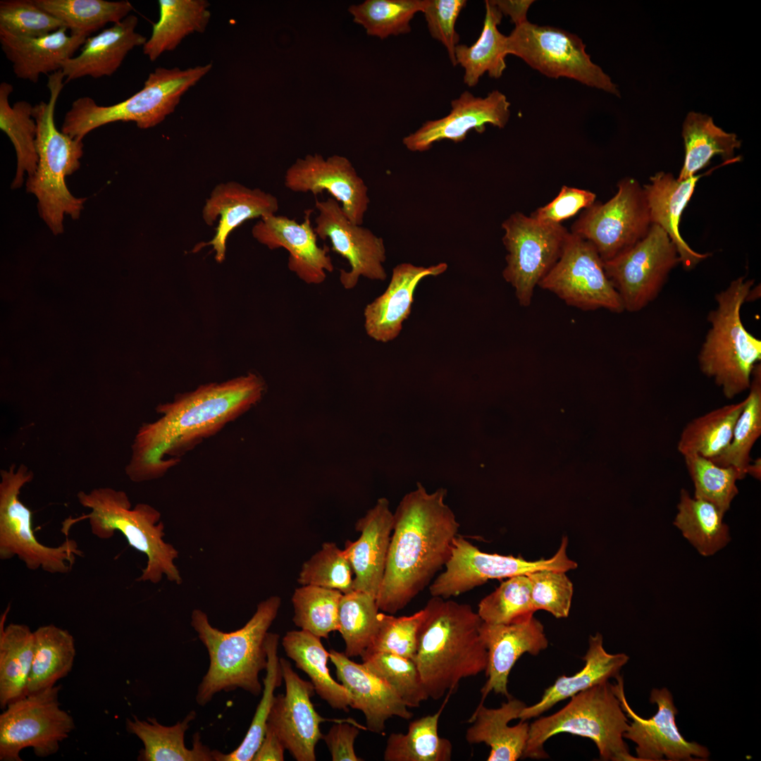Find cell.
<instances>
[{
	"label": "cell",
	"instance_id": "obj_1",
	"mask_svg": "<svg viewBox=\"0 0 761 761\" xmlns=\"http://www.w3.org/2000/svg\"><path fill=\"white\" fill-rule=\"evenodd\" d=\"M265 390L264 379L249 373L202 385L159 404L160 418L143 423L136 433L126 475L137 483L162 477L187 451L259 402Z\"/></svg>",
	"mask_w": 761,
	"mask_h": 761
},
{
	"label": "cell",
	"instance_id": "obj_2",
	"mask_svg": "<svg viewBox=\"0 0 761 761\" xmlns=\"http://www.w3.org/2000/svg\"><path fill=\"white\" fill-rule=\"evenodd\" d=\"M446 494L445 488L428 493L417 483L399 503L376 596L380 611L393 614L404 608L448 561L459 524Z\"/></svg>",
	"mask_w": 761,
	"mask_h": 761
},
{
	"label": "cell",
	"instance_id": "obj_3",
	"mask_svg": "<svg viewBox=\"0 0 761 761\" xmlns=\"http://www.w3.org/2000/svg\"><path fill=\"white\" fill-rule=\"evenodd\" d=\"M414 662L429 698L450 695L465 678L486 669L483 622L470 605L433 597L423 607Z\"/></svg>",
	"mask_w": 761,
	"mask_h": 761
},
{
	"label": "cell",
	"instance_id": "obj_4",
	"mask_svg": "<svg viewBox=\"0 0 761 761\" xmlns=\"http://www.w3.org/2000/svg\"><path fill=\"white\" fill-rule=\"evenodd\" d=\"M281 605L273 595L261 601L242 628L224 632L212 626L207 614L194 610L191 625L207 650L209 667L199 683L196 702L208 704L221 691L241 688L254 696L262 692L259 674L267 667L265 640Z\"/></svg>",
	"mask_w": 761,
	"mask_h": 761
},
{
	"label": "cell",
	"instance_id": "obj_5",
	"mask_svg": "<svg viewBox=\"0 0 761 761\" xmlns=\"http://www.w3.org/2000/svg\"><path fill=\"white\" fill-rule=\"evenodd\" d=\"M63 82L65 77L61 70L49 75L47 86L49 99L33 106L38 163L25 183L26 191L37 198L41 218L55 235L63 232L65 216L74 220L80 218L87 200L75 197L66 182V176L80 166L84 144L82 140L58 130L55 123V108L65 85Z\"/></svg>",
	"mask_w": 761,
	"mask_h": 761
},
{
	"label": "cell",
	"instance_id": "obj_6",
	"mask_svg": "<svg viewBox=\"0 0 761 761\" xmlns=\"http://www.w3.org/2000/svg\"><path fill=\"white\" fill-rule=\"evenodd\" d=\"M77 498L90 512L76 520L87 519L93 535L107 540L119 531L132 548L146 555L147 565L137 581L158 583L166 576L171 582L181 583L174 562L178 552L163 540L164 525L156 509L146 503L132 508L124 491L109 487L80 491Z\"/></svg>",
	"mask_w": 761,
	"mask_h": 761
},
{
	"label": "cell",
	"instance_id": "obj_7",
	"mask_svg": "<svg viewBox=\"0 0 761 761\" xmlns=\"http://www.w3.org/2000/svg\"><path fill=\"white\" fill-rule=\"evenodd\" d=\"M629 723L612 684L606 681L573 695L560 710L530 724L521 757H547L545 743L556 734L569 733L591 739L602 760L638 761L624 741Z\"/></svg>",
	"mask_w": 761,
	"mask_h": 761
},
{
	"label": "cell",
	"instance_id": "obj_8",
	"mask_svg": "<svg viewBox=\"0 0 761 761\" xmlns=\"http://www.w3.org/2000/svg\"><path fill=\"white\" fill-rule=\"evenodd\" d=\"M753 283L739 277L716 295L717 307L708 316L711 328L698 355L702 373L712 378L728 399L749 390L761 359V341L748 332L741 318Z\"/></svg>",
	"mask_w": 761,
	"mask_h": 761
},
{
	"label": "cell",
	"instance_id": "obj_9",
	"mask_svg": "<svg viewBox=\"0 0 761 761\" xmlns=\"http://www.w3.org/2000/svg\"><path fill=\"white\" fill-rule=\"evenodd\" d=\"M211 68L212 63L187 69L157 68L139 92L109 106L99 105L89 97H79L66 113L61 130L82 140L91 131L113 122L131 121L141 129L153 128L174 111L182 96Z\"/></svg>",
	"mask_w": 761,
	"mask_h": 761
},
{
	"label": "cell",
	"instance_id": "obj_10",
	"mask_svg": "<svg viewBox=\"0 0 761 761\" xmlns=\"http://www.w3.org/2000/svg\"><path fill=\"white\" fill-rule=\"evenodd\" d=\"M0 559L14 557L32 571L66 574L83 552L75 540L67 538L56 547L38 541L32 529V513L20 497L22 488L30 483L33 472L25 464H11L0 471Z\"/></svg>",
	"mask_w": 761,
	"mask_h": 761
},
{
	"label": "cell",
	"instance_id": "obj_11",
	"mask_svg": "<svg viewBox=\"0 0 761 761\" xmlns=\"http://www.w3.org/2000/svg\"><path fill=\"white\" fill-rule=\"evenodd\" d=\"M507 48L508 55L519 57L548 78H567L620 97L617 85L591 61L576 35L527 20L507 36Z\"/></svg>",
	"mask_w": 761,
	"mask_h": 761
},
{
	"label": "cell",
	"instance_id": "obj_12",
	"mask_svg": "<svg viewBox=\"0 0 761 761\" xmlns=\"http://www.w3.org/2000/svg\"><path fill=\"white\" fill-rule=\"evenodd\" d=\"M61 686L27 694L9 703L0 714V760L21 761L22 750L32 748L39 757L58 752L75 729L73 717L61 707Z\"/></svg>",
	"mask_w": 761,
	"mask_h": 761
},
{
	"label": "cell",
	"instance_id": "obj_13",
	"mask_svg": "<svg viewBox=\"0 0 761 761\" xmlns=\"http://www.w3.org/2000/svg\"><path fill=\"white\" fill-rule=\"evenodd\" d=\"M507 251L502 276L515 290L519 304H531L535 287L557 262L569 232L561 223H546L521 212L502 223Z\"/></svg>",
	"mask_w": 761,
	"mask_h": 761
},
{
	"label": "cell",
	"instance_id": "obj_14",
	"mask_svg": "<svg viewBox=\"0 0 761 761\" xmlns=\"http://www.w3.org/2000/svg\"><path fill=\"white\" fill-rule=\"evenodd\" d=\"M568 538H562L556 553L549 559L528 561L521 556L490 554L480 550L459 534L454 538L451 555L441 572L429 586L433 597L449 599L479 586L490 579H502L542 570L568 571L577 563L567 555Z\"/></svg>",
	"mask_w": 761,
	"mask_h": 761
},
{
	"label": "cell",
	"instance_id": "obj_15",
	"mask_svg": "<svg viewBox=\"0 0 761 761\" xmlns=\"http://www.w3.org/2000/svg\"><path fill=\"white\" fill-rule=\"evenodd\" d=\"M617 188L605 203L595 202L583 209L571 226V233L590 242L603 262L636 245L652 225L643 186L627 177Z\"/></svg>",
	"mask_w": 761,
	"mask_h": 761
},
{
	"label": "cell",
	"instance_id": "obj_16",
	"mask_svg": "<svg viewBox=\"0 0 761 761\" xmlns=\"http://www.w3.org/2000/svg\"><path fill=\"white\" fill-rule=\"evenodd\" d=\"M679 263L675 245L664 230L654 224L636 245L603 262L624 309L630 312L641 310L657 297L670 271Z\"/></svg>",
	"mask_w": 761,
	"mask_h": 761
},
{
	"label": "cell",
	"instance_id": "obj_17",
	"mask_svg": "<svg viewBox=\"0 0 761 761\" xmlns=\"http://www.w3.org/2000/svg\"><path fill=\"white\" fill-rule=\"evenodd\" d=\"M567 304L581 310L624 311L603 261L588 240L569 232L559 258L539 283Z\"/></svg>",
	"mask_w": 761,
	"mask_h": 761
},
{
	"label": "cell",
	"instance_id": "obj_18",
	"mask_svg": "<svg viewBox=\"0 0 761 761\" xmlns=\"http://www.w3.org/2000/svg\"><path fill=\"white\" fill-rule=\"evenodd\" d=\"M616 679L617 682L612 684L613 691L626 717L631 719L623 737L636 744L638 761L708 759L710 753L705 746L697 742H689L680 734L675 719L678 711L673 696L667 688L651 691L650 702L657 705V711L652 717L645 719L638 715L629 705L623 678L618 675Z\"/></svg>",
	"mask_w": 761,
	"mask_h": 761
},
{
	"label": "cell",
	"instance_id": "obj_19",
	"mask_svg": "<svg viewBox=\"0 0 761 761\" xmlns=\"http://www.w3.org/2000/svg\"><path fill=\"white\" fill-rule=\"evenodd\" d=\"M315 208L318 213L314 228L317 236L323 240L328 239L332 250L349 264V271H340L342 286L346 290L353 289L361 276L385 280L386 250L383 238L369 228L352 223L340 204L333 198L316 199Z\"/></svg>",
	"mask_w": 761,
	"mask_h": 761
},
{
	"label": "cell",
	"instance_id": "obj_20",
	"mask_svg": "<svg viewBox=\"0 0 761 761\" xmlns=\"http://www.w3.org/2000/svg\"><path fill=\"white\" fill-rule=\"evenodd\" d=\"M284 184L292 192L314 196L327 191L352 223L362 225L370 202L368 187L347 157L314 154L299 158L287 169Z\"/></svg>",
	"mask_w": 761,
	"mask_h": 761
},
{
	"label": "cell",
	"instance_id": "obj_21",
	"mask_svg": "<svg viewBox=\"0 0 761 761\" xmlns=\"http://www.w3.org/2000/svg\"><path fill=\"white\" fill-rule=\"evenodd\" d=\"M279 662L285 693L275 696L267 724L297 761H315L316 746L323 736L320 724L326 719L311 703L315 693L312 683L302 679L285 658H279Z\"/></svg>",
	"mask_w": 761,
	"mask_h": 761
},
{
	"label": "cell",
	"instance_id": "obj_22",
	"mask_svg": "<svg viewBox=\"0 0 761 761\" xmlns=\"http://www.w3.org/2000/svg\"><path fill=\"white\" fill-rule=\"evenodd\" d=\"M509 108L510 102L498 90L489 92L485 97L464 91L452 100L448 115L423 123L416 131L404 137L402 142L412 151L429 150L435 142L443 140L460 142L471 130L483 132L486 124L504 128L510 116Z\"/></svg>",
	"mask_w": 761,
	"mask_h": 761
},
{
	"label": "cell",
	"instance_id": "obj_23",
	"mask_svg": "<svg viewBox=\"0 0 761 761\" xmlns=\"http://www.w3.org/2000/svg\"><path fill=\"white\" fill-rule=\"evenodd\" d=\"M304 212L301 223L276 214L262 217L252 227V235L270 249H286L289 270L307 284L319 285L325 281L327 273L333 271L334 266L329 247L318 245V236L311 221L314 210L309 209Z\"/></svg>",
	"mask_w": 761,
	"mask_h": 761
},
{
	"label": "cell",
	"instance_id": "obj_24",
	"mask_svg": "<svg viewBox=\"0 0 761 761\" xmlns=\"http://www.w3.org/2000/svg\"><path fill=\"white\" fill-rule=\"evenodd\" d=\"M480 635L488 652V679L481 690L478 705L492 691L510 698L508 677L517 660L526 652L537 655L548 646L543 625L533 616L509 624L482 622Z\"/></svg>",
	"mask_w": 761,
	"mask_h": 761
},
{
	"label": "cell",
	"instance_id": "obj_25",
	"mask_svg": "<svg viewBox=\"0 0 761 761\" xmlns=\"http://www.w3.org/2000/svg\"><path fill=\"white\" fill-rule=\"evenodd\" d=\"M389 505L386 498H379L357 521L359 538L347 540L343 549L354 574L353 590L371 594L376 599L384 576L393 528Z\"/></svg>",
	"mask_w": 761,
	"mask_h": 761
},
{
	"label": "cell",
	"instance_id": "obj_26",
	"mask_svg": "<svg viewBox=\"0 0 761 761\" xmlns=\"http://www.w3.org/2000/svg\"><path fill=\"white\" fill-rule=\"evenodd\" d=\"M330 660L335 667L338 680L349 695V707L365 717L366 730L383 734L385 722L395 716L409 719L413 714L383 680L357 663L345 653L330 650Z\"/></svg>",
	"mask_w": 761,
	"mask_h": 761
},
{
	"label": "cell",
	"instance_id": "obj_27",
	"mask_svg": "<svg viewBox=\"0 0 761 761\" xmlns=\"http://www.w3.org/2000/svg\"><path fill=\"white\" fill-rule=\"evenodd\" d=\"M278 208L276 197L261 189L236 182L217 185L206 201L202 217L209 225L218 218V224L212 240L200 245H212L215 259L221 263L225 259L227 238L234 229L249 219L276 214Z\"/></svg>",
	"mask_w": 761,
	"mask_h": 761
},
{
	"label": "cell",
	"instance_id": "obj_28",
	"mask_svg": "<svg viewBox=\"0 0 761 761\" xmlns=\"http://www.w3.org/2000/svg\"><path fill=\"white\" fill-rule=\"evenodd\" d=\"M447 268L445 263L429 267L409 263L397 265L385 291L364 309L366 334L383 343L395 339L402 330V323L410 315L414 290L419 282L429 276H437Z\"/></svg>",
	"mask_w": 761,
	"mask_h": 761
},
{
	"label": "cell",
	"instance_id": "obj_29",
	"mask_svg": "<svg viewBox=\"0 0 761 761\" xmlns=\"http://www.w3.org/2000/svg\"><path fill=\"white\" fill-rule=\"evenodd\" d=\"M736 161H723L719 166L705 173L696 174L688 179L679 180L671 173L660 171L650 178V182L643 185L647 200L651 224L660 227L675 245L680 263L686 270H691L710 254H701L692 249L682 238L679 223L682 213L689 202L698 181L716 168Z\"/></svg>",
	"mask_w": 761,
	"mask_h": 761
},
{
	"label": "cell",
	"instance_id": "obj_30",
	"mask_svg": "<svg viewBox=\"0 0 761 761\" xmlns=\"http://www.w3.org/2000/svg\"><path fill=\"white\" fill-rule=\"evenodd\" d=\"M137 23V17L130 14L97 35L88 37L79 54L63 63L65 82L87 76L99 78L112 75L128 54L147 40L135 31Z\"/></svg>",
	"mask_w": 761,
	"mask_h": 761
},
{
	"label": "cell",
	"instance_id": "obj_31",
	"mask_svg": "<svg viewBox=\"0 0 761 761\" xmlns=\"http://www.w3.org/2000/svg\"><path fill=\"white\" fill-rule=\"evenodd\" d=\"M62 27L50 34L27 37L0 30V44L18 78L37 83L42 74L62 69L63 63L82 47L85 36L67 33Z\"/></svg>",
	"mask_w": 761,
	"mask_h": 761
},
{
	"label": "cell",
	"instance_id": "obj_32",
	"mask_svg": "<svg viewBox=\"0 0 761 761\" xmlns=\"http://www.w3.org/2000/svg\"><path fill=\"white\" fill-rule=\"evenodd\" d=\"M526 703L508 698L497 708L478 705L469 719L473 724L466 732L469 743H484L490 748L488 761H515L522 757L529 735L526 721L510 726L509 722L519 719Z\"/></svg>",
	"mask_w": 761,
	"mask_h": 761
},
{
	"label": "cell",
	"instance_id": "obj_33",
	"mask_svg": "<svg viewBox=\"0 0 761 761\" xmlns=\"http://www.w3.org/2000/svg\"><path fill=\"white\" fill-rule=\"evenodd\" d=\"M584 667L575 674L559 676L546 688L541 699L531 706H526L519 719L526 721L538 717L552 706L596 684L616 678L629 657L624 653L610 654L603 647L602 636L597 633L590 636L588 648L583 657Z\"/></svg>",
	"mask_w": 761,
	"mask_h": 761
},
{
	"label": "cell",
	"instance_id": "obj_34",
	"mask_svg": "<svg viewBox=\"0 0 761 761\" xmlns=\"http://www.w3.org/2000/svg\"><path fill=\"white\" fill-rule=\"evenodd\" d=\"M196 712H190L173 726L161 724L156 718L142 720L133 716L127 718L128 732L135 735L143 743L138 760L142 761H214V750L204 745L198 732L193 736L192 748L185 744V734Z\"/></svg>",
	"mask_w": 761,
	"mask_h": 761
},
{
	"label": "cell",
	"instance_id": "obj_35",
	"mask_svg": "<svg viewBox=\"0 0 761 761\" xmlns=\"http://www.w3.org/2000/svg\"><path fill=\"white\" fill-rule=\"evenodd\" d=\"M684 144V160L679 180L688 179L708 166L712 159L720 156L723 161H741L735 156V150L741 146V140L733 132H727L717 126L711 116L690 111L682 127Z\"/></svg>",
	"mask_w": 761,
	"mask_h": 761
},
{
	"label": "cell",
	"instance_id": "obj_36",
	"mask_svg": "<svg viewBox=\"0 0 761 761\" xmlns=\"http://www.w3.org/2000/svg\"><path fill=\"white\" fill-rule=\"evenodd\" d=\"M159 18L142 46L151 61L174 50L189 35L205 31L211 18L206 0H159Z\"/></svg>",
	"mask_w": 761,
	"mask_h": 761
},
{
	"label": "cell",
	"instance_id": "obj_37",
	"mask_svg": "<svg viewBox=\"0 0 761 761\" xmlns=\"http://www.w3.org/2000/svg\"><path fill=\"white\" fill-rule=\"evenodd\" d=\"M287 656L309 677L315 693L332 708L349 710V695L345 688L330 674V653L321 638L304 630L287 631L282 639Z\"/></svg>",
	"mask_w": 761,
	"mask_h": 761
},
{
	"label": "cell",
	"instance_id": "obj_38",
	"mask_svg": "<svg viewBox=\"0 0 761 761\" xmlns=\"http://www.w3.org/2000/svg\"><path fill=\"white\" fill-rule=\"evenodd\" d=\"M485 14L481 35L471 46L458 44L455 49L457 65L464 69V82L476 86L485 73L499 78L506 68L507 36L498 30L502 14L490 0L485 1Z\"/></svg>",
	"mask_w": 761,
	"mask_h": 761
},
{
	"label": "cell",
	"instance_id": "obj_39",
	"mask_svg": "<svg viewBox=\"0 0 761 761\" xmlns=\"http://www.w3.org/2000/svg\"><path fill=\"white\" fill-rule=\"evenodd\" d=\"M7 610L0 622V705L25 696L34 655V633L28 626L4 625Z\"/></svg>",
	"mask_w": 761,
	"mask_h": 761
},
{
	"label": "cell",
	"instance_id": "obj_40",
	"mask_svg": "<svg viewBox=\"0 0 761 761\" xmlns=\"http://www.w3.org/2000/svg\"><path fill=\"white\" fill-rule=\"evenodd\" d=\"M33 633L34 655L27 694L51 687L66 676L76 655L75 639L67 630L49 624L39 626Z\"/></svg>",
	"mask_w": 761,
	"mask_h": 761
},
{
	"label": "cell",
	"instance_id": "obj_41",
	"mask_svg": "<svg viewBox=\"0 0 761 761\" xmlns=\"http://www.w3.org/2000/svg\"><path fill=\"white\" fill-rule=\"evenodd\" d=\"M674 525L703 556L715 554L730 541L725 513L713 503L680 492Z\"/></svg>",
	"mask_w": 761,
	"mask_h": 761
},
{
	"label": "cell",
	"instance_id": "obj_42",
	"mask_svg": "<svg viewBox=\"0 0 761 761\" xmlns=\"http://www.w3.org/2000/svg\"><path fill=\"white\" fill-rule=\"evenodd\" d=\"M13 87L7 82L0 84V129L6 133L14 147L17 165L11 188L21 187L24 176L32 175L37 166L38 155L36 148L37 124L32 117L33 106L27 101L20 100L13 105L9 96Z\"/></svg>",
	"mask_w": 761,
	"mask_h": 761
},
{
	"label": "cell",
	"instance_id": "obj_43",
	"mask_svg": "<svg viewBox=\"0 0 761 761\" xmlns=\"http://www.w3.org/2000/svg\"><path fill=\"white\" fill-rule=\"evenodd\" d=\"M746 402L743 401L713 409L688 423L683 429L677 450L683 457L700 455L712 459L729 445L736 422Z\"/></svg>",
	"mask_w": 761,
	"mask_h": 761
},
{
	"label": "cell",
	"instance_id": "obj_44",
	"mask_svg": "<svg viewBox=\"0 0 761 761\" xmlns=\"http://www.w3.org/2000/svg\"><path fill=\"white\" fill-rule=\"evenodd\" d=\"M444 703L435 713L414 719L406 734L392 733L388 738L385 761H450L452 745L438 735V721Z\"/></svg>",
	"mask_w": 761,
	"mask_h": 761
},
{
	"label": "cell",
	"instance_id": "obj_45",
	"mask_svg": "<svg viewBox=\"0 0 761 761\" xmlns=\"http://www.w3.org/2000/svg\"><path fill=\"white\" fill-rule=\"evenodd\" d=\"M37 4L63 23L70 34L87 37L109 23H118L130 15L128 1L35 0Z\"/></svg>",
	"mask_w": 761,
	"mask_h": 761
},
{
	"label": "cell",
	"instance_id": "obj_46",
	"mask_svg": "<svg viewBox=\"0 0 761 761\" xmlns=\"http://www.w3.org/2000/svg\"><path fill=\"white\" fill-rule=\"evenodd\" d=\"M279 635L268 632L265 646L267 654L266 676L263 679L262 697L256 707L249 729L242 743L233 751L223 753L214 750V761H252L264 738L268 718L273 706L276 688L283 679L278 647Z\"/></svg>",
	"mask_w": 761,
	"mask_h": 761
},
{
	"label": "cell",
	"instance_id": "obj_47",
	"mask_svg": "<svg viewBox=\"0 0 761 761\" xmlns=\"http://www.w3.org/2000/svg\"><path fill=\"white\" fill-rule=\"evenodd\" d=\"M379 608L371 594L352 590L342 594L338 609V631L348 657L361 656L370 645L378 624Z\"/></svg>",
	"mask_w": 761,
	"mask_h": 761
},
{
	"label": "cell",
	"instance_id": "obj_48",
	"mask_svg": "<svg viewBox=\"0 0 761 761\" xmlns=\"http://www.w3.org/2000/svg\"><path fill=\"white\" fill-rule=\"evenodd\" d=\"M428 0H366L349 7L353 21L367 35L385 39L411 32L410 22L423 12Z\"/></svg>",
	"mask_w": 761,
	"mask_h": 761
},
{
	"label": "cell",
	"instance_id": "obj_49",
	"mask_svg": "<svg viewBox=\"0 0 761 761\" xmlns=\"http://www.w3.org/2000/svg\"><path fill=\"white\" fill-rule=\"evenodd\" d=\"M745 399L729 445L722 454L710 459L721 466H734L746 476V467L752 460L751 450L761 435L760 364L753 369L749 393Z\"/></svg>",
	"mask_w": 761,
	"mask_h": 761
},
{
	"label": "cell",
	"instance_id": "obj_50",
	"mask_svg": "<svg viewBox=\"0 0 761 761\" xmlns=\"http://www.w3.org/2000/svg\"><path fill=\"white\" fill-rule=\"evenodd\" d=\"M343 593L335 589L302 586L295 590L292 621L302 630L321 638L338 630L339 603Z\"/></svg>",
	"mask_w": 761,
	"mask_h": 761
},
{
	"label": "cell",
	"instance_id": "obj_51",
	"mask_svg": "<svg viewBox=\"0 0 761 761\" xmlns=\"http://www.w3.org/2000/svg\"><path fill=\"white\" fill-rule=\"evenodd\" d=\"M362 664L383 680L408 707L429 698L413 660L385 652H364Z\"/></svg>",
	"mask_w": 761,
	"mask_h": 761
},
{
	"label": "cell",
	"instance_id": "obj_52",
	"mask_svg": "<svg viewBox=\"0 0 761 761\" xmlns=\"http://www.w3.org/2000/svg\"><path fill=\"white\" fill-rule=\"evenodd\" d=\"M683 458L694 485L693 497L709 501L726 513L738 493L736 482L746 476L734 466H721L700 455Z\"/></svg>",
	"mask_w": 761,
	"mask_h": 761
},
{
	"label": "cell",
	"instance_id": "obj_53",
	"mask_svg": "<svg viewBox=\"0 0 761 761\" xmlns=\"http://www.w3.org/2000/svg\"><path fill=\"white\" fill-rule=\"evenodd\" d=\"M531 584L527 575L508 578L478 605L477 613L483 622L509 624L533 616Z\"/></svg>",
	"mask_w": 761,
	"mask_h": 761
},
{
	"label": "cell",
	"instance_id": "obj_54",
	"mask_svg": "<svg viewBox=\"0 0 761 761\" xmlns=\"http://www.w3.org/2000/svg\"><path fill=\"white\" fill-rule=\"evenodd\" d=\"M352 572L344 550L335 543L326 542L304 562L297 581L302 586L335 589L345 594L354 590Z\"/></svg>",
	"mask_w": 761,
	"mask_h": 761
},
{
	"label": "cell",
	"instance_id": "obj_55",
	"mask_svg": "<svg viewBox=\"0 0 761 761\" xmlns=\"http://www.w3.org/2000/svg\"><path fill=\"white\" fill-rule=\"evenodd\" d=\"M424 616L423 608L409 616L395 617L380 612L375 635L364 652H389L414 660Z\"/></svg>",
	"mask_w": 761,
	"mask_h": 761
},
{
	"label": "cell",
	"instance_id": "obj_56",
	"mask_svg": "<svg viewBox=\"0 0 761 761\" xmlns=\"http://www.w3.org/2000/svg\"><path fill=\"white\" fill-rule=\"evenodd\" d=\"M66 27L63 23L40 8L35 0H1L0 30L36 37Z\"/></svg>",
	"mask_w": 761,
	"mask_h": 761
},
{
	"label": "cell",
	"instance_id": "obj_57",
	"mask_svg": "<svg viewBox=\"0 0 761 761\" xmlns=\"http://www.w3.org/2000/svg\"><path fill=\"white\" fill-rule=\"evenodd\" d=\"M531 584L533 610H543L557 619L568 617L573 596V584L566 572L542 569L527 574Z\"/></svg>",
	"mask_w": 761,
	"mask_h": 761
},
{
	"label": "cell",
	"instance_id": "obj_58",
	"mask_svg": "<svg viewBox=\"0 0 761 761\" xmlns=\"http://www.w3.org/2000/svg\"><path fill=\"white\" fill-rule=\"evenodd\" d=\"M466 3V0H428L423 11L430 35L446 48L454 66L457 65L455 49L459 42L455 23Z\"/></svg>",
	"mask_w": 761,
	"mask_h": 761
},
{
	"label": "cell",
	"instance_id": "obj_59",
	"mask_svg": "<svg viewBox=\"0 0 761 761\" xmlns=\"http://www.w3.org/2000/svg\"><path fill=\"white\" fill-rule=\"evenodd\" d=\"M596 194L589 190L563 185L557 197L538 208L530 216L546 223H561L595 202Z\"/></svg>",
	"mask_w": 761,
	"mask_h": 761
},
{
	"label": "cell",
	"instance_id": "obj_60",
	"mask_svg": "<svg viewBox=\"0 0 761 761\" xmlns=\"http://www.w3.org/2000/svg\"><path fill=\"white\" fill-rule=\"evenodd\" d=\"M366 730L351 719H339L323 736L333 761H360L354 750V741L359 730Z\"/></svg>",
	"mask_w": 761,
	"mask_h": 761
},
{
	"label": "cell",
	"instance_id": "obj_61",
	"mask_svg": "<svg viewBox=\"0 0 761 761\" xmlns=\"http://www.w3.org/2000/svg\"><path fill=\"white\" fill-rule=\"evenodd\" d=\"M285 750L277 733L266 724L264 738L252 761H283Z\"/></svg>",
	"mask_w": 761,
	"mask_h": 761
},
{
	"label": "cell",
	"instance_id": "obj_62",
	"mask_svg": "<svg viewBox=\"0 0 761 761\" xmlns=\"http://www.w3.org/2000/svg\"><path fill=\"white\" fill-rule=\"evenodd\" d=\"M502 16H509L515 26L527 21V13L533 0H490Z\"/></svg>",
	"mask_w": 761,
	"mask_h": 761
},
{
	"label": "cell",
	"instance_id": "obj_63",
	"mask_svg": "<svg viewBox=\"0 0 761 761\" xmlns=\"http://www.w3.org/2000/svg\"><path fill=\"white\" fill-rule=\"evenodd\" d=\"M746 475H750L757 480L761 479V459L757 457L751 460L745 470Z\"/></svg>",
	"mask_w": 761,
	"mask_h": 761
}]
</instances>
